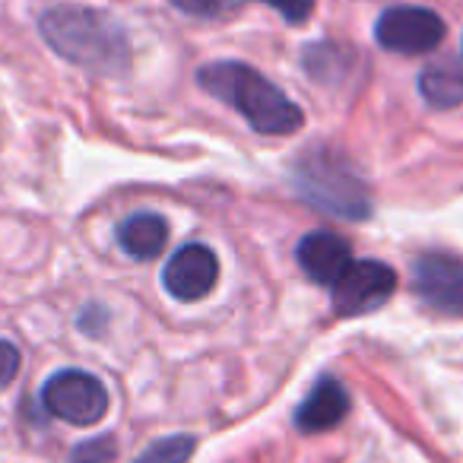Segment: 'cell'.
<instances>
[{
	"label": "cell",
	"instance_id": "7",
	"mask_svg": "<svg viewBox=\"0 0 463 463\" xmlns=\"http://www.w3.org/2000/svg\"><path fill=\"white\" fill-rule=\"evenodd\" d=\"M219 277V258L213 248L200 245H184L165 260L162 267V286L172 298L178 302H200L213 292Z\"/></svg>",
	"mask_w": 463,
	"mask_h": 463
},
{
	"label": "cell",
	"instance_id": "3",
	"mask_svg": "<svg viewBox=\"0 0 463 463\" xmlns=\"http://www.w3.org/2000/svg\"><path fill=\"white\" fill-rule=\"evenodd\" d=\"M292 181H296L298 197L327 216L349 219V222H362L372 216V194L365 181L336 149L321 146L305 153L296 162Z\"/></svg>",
	"mask_w": 463,
	"mask_h": 463
},
{
	"label": "cell",
	"instance_id": "13",
	"mask_svg": "<svg viewBox=\"0 0 463 463\" xmlns=\"http://www.w3.org/2000/svg\"><path fill=\"white\" fill-rule=\"evenodd\" d=\"M197 448L194 435H168L153 441L140 457H134V463H187Z\"/></svg>",
	"mask_w": 463,
	"mask_h": 463
},
{
	"label": "cell",
	"instance_id": "16",
	"mask_svg": "<svg viewBox=\"0 0 463 463\" xmlns=\"http://www.w3.org/2000/svg\"><path fill=\"white\" fill-rule=\"evenodd\" d=\"M264 4H270L286 23H305L315 10V0H264Z\"/></svg>",
	"mask_w": 463,
	"mask_h": 463
},
{
	"label": "cell",
	"instance_id": "10",
	"mask_svg": "<svg viewBox=\"0 0 463 463\" xmlns=\"http://www.w3.org/2000/svg\"><path fill=\"white\" fill-rule=\"evenodd\" d=\"M298 267L308 273L315 283L334 286L353 264V248L336 232H308L296 248Z\"/></svg>",
	"mask_w": 463,
	"mask_h": 463
},
{
	"label": "cell",
	"instance_id": "11",
	"mask_svg": "<svg viewBox=\"0 0 463 463\" xmlns=\"http://www.w3.org/2000/svg\"><path fill=\"white\" fill-rule=\"evenodd\" d=\"M168 241V222L159 213H134L118 225V245L128 258L153 260Z\"/></svg>",
	"mask_w": 463,
	"mask_h": 463
},
{
	"label": "cell",
	"instance_id": "15",
	"mask_svg": "<svg viewBox=\"0 0 463 463\" xmlns=\"http://www.w3.org/2000/svg\"><path fill=\"white\" fill-rule=\"evenodd\" d=\"M241 4H245V0H172L175 10L194 16V20H219V16L241 7Z\"/></svg>",
	"mask_w": 463,
	"mask_h": 463
},
{
	"label": "cell",
	"instance_id": "8",
	"mask_svg": "<svg viewBox=\"0 0 463 463\" xmlns=\"http://www.w3.org/2000/svg\"><path fill=\"white\" fill-rule=\"evenodd\" d=\"M412 289L425 305L448 315L463 311V264L448 254H422L412 260Z\"/></svg>",
	"mask_w": 463,
	"mask_h": 463
},
{
	"label": "cell",
	"instance_id": "5",
	"mask_svg": "<svg viewBox=\"0 0 463 463\" xmlns=\"http://www.w3.org/2000/svg\"><path fill=\"white\" fill-rule=\"evenodd\" d=\"M397 289V273L381 260H353L349 270L330 286V302L340 317L378 311Z\"/></svg>",
	"mask_w": 463,
	"mask_h": 463
},
{
	"label": "cell",
	"instance_id": "12",
	"mask_svg": "<svg viewBox=\"0 0 463 463\" xmlns=\"http://www.w3.org/2000/svg\"><path fill=\"white\" fill-rule=\"evenodd\" d=\"M419 92L429 109H457L463 105V71L454 64H429L419 73Z\"/></svg>",
	"mask_w": 463,
	"mask_h": 463
},
{
	"label": "cell",
	"instance_id": "6",
	"mask_svg": "<svg viewBox=\"0 0 463 463\" xmlns=\"http://www.w3.org/2000/svg\"><path fill=\"white\" fill-rule=\"evenodd\" d=\"M374 39L387 52L429 54L441 45L444 20L429 7H391L374 23Z\"/></svg>",
	"mask_w": 463,
	"mask_h": 463
},
{
	"label": "cell",
	"instance_id": "9",
	"mask_svg": "<svg viewBox=\"0 0 463 463\" xmlns=\"http://www.w3.org/2000/svg\"><path fill=\"white\" fill-rule=\"evenodd\" d=\"M349 406H353V400H349L346 384L336 381V378H330V374H324V378L315 381V387L308 391V397L298 403L296 429L305 431V435H321V431H330L349 416Z\"/></svg>",
	"mask_w": 463,
	"mask_h": 463
},
{
	"label": "cell",
	"instance_id": "2",
	"mask_svg": "<svg viewBox=\"0 0 463 463\" xmlns=\"http://www.w3.org/2000/svg\"><path fill=\"white\" fill-rule=\"evenodd\" d=\"M197 83L203 92L216 96L229 109H235L258 134L286 137L302 128L305 115L279 86H273L264 73L239 61H216L197 71Z\"/></svg>",
	"mask_w": 463,
	"mask_h": 463
},
{
	"label": "cell",
	"instance_id": "1",
	"mask_svg": "<svg viewBox=\"0 0 463 463\" xmlns=\"http://www.w3.org/2000/svg\"><path fill=\"white\" fill-rule=\"evenodd\" d=\"M39 33L64 61L102 77L130 71V39L118 20L92 7H52L39 20Z\"/></svg>",
	"mask_w": 463,
	"mask_h": 463
},
{
	"label": "cell",
	"instance_id": "17",
	"mask_svg": "<svg viewBox=\"0 0 463 463\" xmlns=\"http://www.w3.org/2000/svg\"><path fill=\"white\" fill-rule=\"evenodd\" d=\"M20 372V349L10 340H0V391L10 384Z\"/></svg>",
	"mask_w": 463,
	"mask_h": 463
},
{
	"label": "cell",
	"instance_id": "14",
	"mask_svg": "<svg viewBox=\"0 0 463 463\" xmlns=\"http://www.w3.org/2000/svg\"><path fill=\"white\" fill-rule=\"evenodd\" d=\"M118 457V441L111 435L86 438L71 450V463H111Z\"/></svg>",
	"mask_w": 463,
	"mask_h": 463
},
{
	"label": "cell",
	"instance_id": "4",
	"mask_svg": "<svg viewBox=\"0 0 463 463\" xmlns=\"http://www.w3.org/2000/svg\"><path fill=\"white\" fill-rule=\"evenodd\" d=\"M42 406L61 422L96 425L109 412V391L83 368H61L42 384Z\"/></svg>",
	"mask_w": 463,
	"mask_h": 463
}]
</instances>
